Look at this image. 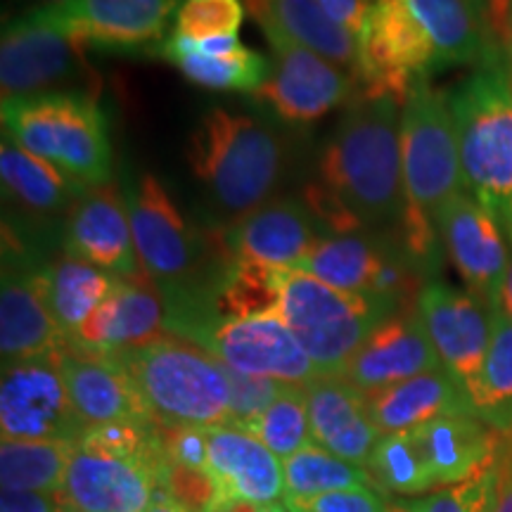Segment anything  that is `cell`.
Here are the masks:
<instances>
[{
	"label": "cell",
	"instance_id": "44",
	"mask_svg": "<svg viewBox=\"0 0 512 512\" xmlns=\"http://www.w3.org/2000/svg\"><path fill=\"white\" fill-rule=\"evenodd\" d=\"M482 19L484 29L498 46L508 50L510 43V8L512 0H467Z\"/></svg>",
	"mask_w": 512,
	"mask_h": 512
},
{
	"label": "cell",
	"instance_id": "46",
	"mask_svg": "<svg viewBox=\"0 0 512 512\" xmlns=\"http://www.w3.org/2000/svg\"><path fill=\"white\" fill-rule=\"evenodd\" d=\"M0 512H62L60 501L53 494H34V491H3Z\"/></svg>",
	"mask_w": 512,
	"mask_h": 512
},
{
	"label": "cell",
	"instance_id": "7",
	"mask_svg": "<svg viewBox=\"0 0 512 512\" xmlns=\"http://www.w3.org/2000/svg\"><path fill=\"white\" fill-rule=\"evenodd\" d=\"M138 387L152 418L166 425H230V392L223 363L188 339H159L112 356Z\"/></svg>",
	"mask_w": 512,
	"mask_h": 512
},
{
	"label": "cell",
	"instance_id": "15",
	"mask_svg": "<svg viewBox=\"0 0 512 512\" xmlns=\"http://www.w3.org/2000/svg\"><path fill=\"white\" fill-rule=\"evenodd\" d=\"M183 0H64L38 12L79 48L133 50L162 46Z\"/></svg>",
	"mask_w": 512,
	"mask_h": 512
},
{
	"label": "cell",
	"instance_id": "32",
	"mask_svg": "<svg viewBox=\"0 0 512 512\" xmlns=\"http://www.w3.org/2000/svg\"><path fill=\"white\" fill-rule=\"evenodd\" d=\"M290 268H275L256 261H233L211 294L214 318H271L283 302L285 275Z\"/></svg>",
	"mask_w": 512,
	"mask_h": 512
},
{
	"label": "cell",
	"instance_id": "1",
	"mask_svg": "<svg viewBox=\"0 0 512 512\" xmlns=\"http://www.w3.org/2000/svg\"><path fill=\"white\" fill-rule=\"evenodd\" d=\"M304 202L330 235L399 226L408 204L399 100L356 93L320 152Z\"/></svg>",
	"mask_w": 512,
	"mask_h": 512
},
{
	"label": "cell",
	"instance_id": "16",
	"mask_svg": "<svg viewBox=\"0 0 512 512\" xmlns=\"http://www.w3.org/2000/svg\"><path fill=\"white\" fill-rule=\"evenodd\" d=\"M437 226L444 256L463 278L467 290L491 309L501 306L512 247L494 214L470 192H460L439 211Z\"/></svg>",
	"mask_w": 512,
	"mask_h": 512
},
{
	"label": "cell",
	"instance_id": "31",
	"mask_svg": "<svg viewBox=\"0 0 512 512\" xmlns=\"http://www.w3.org/2000/svg\"><path fill=\"white\" fill-rule=\"evenodd\" d=\"M159 55L171 62L185 79L207 91L256 93L271 74V62L254 50L242 48L233 55H202L181 36H171L159 46Z\"/></svg>",
	"mask_w": 512,
	"mask_h": 512
},
{
	"label": "cell",
	"instance_id": "34",
	"mask_svg": "<svg viewBox=\"0 0 512 512\" xmlns=\"http://www.w3.org/2000/svg\"><path fill=\"white\" fill-rule=\"evenodd\" d=\"M74 441L3 439L0 444V486L3 491H62L69 453Z\"/></svg>",
	"mask_w": 512,
	"mask_h": 512
},
{
	"label": "cell",
	"instance_id": "55",
	"mask_svg": "<svg viewBox=\"0 0 512 512\" xmlns=\"http://www.w3.org/2000/svg\"><path fill=\"white\" fill-rule=\"evenodd\" d=\"M43 5H57V3H64V0H41Z\"/></svg>",
	"mask_w": 512,
	"mask_h": 512
},
{
	"label": "cell",
	"instance_id": "29",
	"mask_svg": "<svg viewBox=\"0 0 512 512\" xmlns=\"http://www.w3.org/2000/svg\"><path fill=\"white\" fill-rule=\"evenodd\" d=\"M245 8L254 19H273L294 41L356 76L358 41L328 17L318 0H245Z\"/></svg>",
	"mask_w": 512,
	"mask_h": 512
},
{
	"label": "cell",
	"instance_id": "50",
	"mask_svg": "<svg viewBox=\"0 0 512 512\" xmlns=\"http://www.w3.org/2000/svg\"><path fill=\"white\" fill-rule=\"evenodd\" d=\"M501 306L512 316V261H510L508 280H505V287H503V302H501Z\"/></svg>",
	"mask_w": 512,
	"mask_h": 512
},
{
	"label": "cell",
	"instance_id": "21",
	"mask_svg": "<svg viewBox=\"0 0 512 512\" xmlns=\"http://www.w3.org/2000/svg\"><path fill=\"white\" fill-rule=\"evenodd\" d=\"M166 332V306L162 292L140 271L117 278L110 297L81 325L69 347L86 354L114 356L119 351L143 347Z\"/></svg>",
	"mask_w": 512,
	"mask_h": 512
},
{
	"label": "cell",
	"instance_id": "17",
	"mask_svg": "<svg viewBox=\"0 0 512 512\" xmlns=\"http://www.w3.org/2000/svg\"><path fill=\"white\" fill-rule=\"evenodd\" d=\"M83 69L81 48L36 8L5 24L0 41L3 100L55 93Z\"/></svg>",
	"mask_w": 512,
	"mask_h": 512
},
{
	"label": "cell",
	"instance_id": "24",
	"mask_svg": "<svg viewBox=\"0 0 512 512\" xmlns=\"http://www.w3.org/2000/svg\"><path fill=\"white\" fill-rule=\"evenodd\" d=\"M311 437L325 451L358 467H366L380 430L368 411L366 392L344 375H316L304 384Z\"/></svg>",
	"mask_w": 512,
	"mask_h": 512
},
{
	"label": "cell",
	"instance_id": "4",
	"mask_svg": "<svg viewBox=\"0 0 512 512\" xmlns=\"http://www.w3.org/2000/svg\"><path fill=\"white\" fill-rule=\"evenodd\" d=\"M188 162L211 204L238 221L273 200L287 171V145L266 121L214 107L192 131Z\"/></svg>",
	"mask_w": 512,
	"mask_h": 512
},
{
	"label": "cell",
	"instance_id": "51",
	"mask_svg": "<svg viewBox=\"0 0 512 512\" xmlns=\"http://www.w3.org/2000/svg\"><path fill=\"white\" fill-rule=\"evenodd\" d=\"M384 512H413V510H411V503H408V501H389L387 508H384Z\"/></svg>",
	"mask_w": 512,
	"mask_h": 512
},
{
	"label": "cell",
	"instance_id": "43",
	"mask_svg": "<svg viewBox=\"0 0 512 512\" xmlns=\"http://www.w3.org/2000/svg\"><path fill=\"white\" fill-rule=\"evenodd\" d=\"M387 496L377 491L373 484L349 486V489L330 491L304 505H287L290 512H384L387 508Z\"/></svg>",
	"mask_w": 512,
	"mask_h": 512
},
{
	"label": "cell",
	"instance_id": "18",
	"mask_svg": "<svg viewBox=\"0 0 512 512\" xmlns=\"http://www.w3.org/2000/svg\"><path fill=\"white\" fill-rule=\"evenodd\" d=\"M67 339L50 313L43 266L5 252L0 287V354L3 363L53 356Z\"/></svg>",
	"mask_w": 512,
	"mask_h": 512
},
{
	"label": "cell",
	"instance_id": "30",
	"mask_svg": "<svg viewBox=\"0 0 512 512\" xmlns=\"http://www.w3.org/2000/svg\"><path fill=\"white\" fill-rule=\"evenodd\" d=\"M50 313L64 339H72L93 311L110 297L117 275L64 252L43 266Z\"/></svg>",
	"mask_w": 512,
	"mask_h": 512
},
{
	"label": "cell",
	"instance_id": "47",
	"mask_svg": "<svg viewBox=\"0 0 512 512\" xmlns=\"http://www.w3.org/2000/svg\"><path fill=\"white\" fill-rule=\"evenodd\" d=\"M505 451L501 463V482H498V496L494 512H512V434H505Z\"/></svg>",
	"mask_w": 512,
	"mask_h": 512
},
{
	"label": "cell",
	"instance_id": "19",
	"mask_svg": "<svg viewBox=\"0 0 512 512\" xmlns=\"http://www.w3.org/2000/svg\"><path fill=\"white\" fill-rule=\"evenodd\" d=\"M323 235L309 204L297 197H275L223 230V245L235 261L275 268H299Z\"/></svg>",
	"mask_w": 512,
	"mask_h": 512
},
{
	"label": "cell",
	"instance_id": "27",
	"mask_svg": "<svg viewBox=\"0 0 512 512\" xmlns=\"http://www.w3.org/2000/svg\"><path fill=\"white\" fill-rule=\"evenodd\" d=\"M368 396V411L380 434L411 432L451 413H472L467 394L444 368L415 375Z\"/></svg>",
	"mask_w": 512,
	"mask_h": 512
},
{
	"label": "cell",
	"instance_id": "41",
	"mask_svg": "<svg viewBox=\"0 0 512 512\" xmlns=\"http://www.w3.org/2000/svg\"><path fill=\"white\" fill-rule=\"evenodd\" d=\"M223 370H226L230 392V425L242 427V430H249L256 418L275 401V396L287 387L285 382L271 380V377L238 373L226 363H223Z\"/></svg>",
	"mask_w": 512,
	"mask_h": 512
},
{
	"label": "cell",
	"instance_id": "3",
	"mask_svg": "<svg viewBox=\"0 0 512 512\" xmlns=\"http://www.w3.org/2000/svg\"><path fill=\"white\" fill-rule=\"evenodd\" d=\"M465 188L512 247V64L498 48L448 91Z\"/></svg>",
	"mask_w": 512,
	"mask_h": 512
},
{
	"label": "cell",
	"instance_id": "6",
	"mask_svg": "<svg viewBox=\"0 0 512 512\" xmlns=\"http://www.w3.org/2000/svg\"><path fill=\"white\" fill-rule=\"evenodd\" d=\"M10 140L53 164L81 188L110 183L112 145L98 100L86 93H43L3 100Z\"/></svg>",
	"mask_w": 512,
	"mask_h": 512
},
{
	"label": "cell",
	"instance_id": "52",
	"mask_svg": "<svg viewBox=\"0 0 512 512\" xmlns=\"http://www.w3.org/2000/svg\"><path fill=\"white\" fill-rule=\"evenodd\" d=\"M259 512H290V508L283 501L278 503H268V505H259Z\"/></svg>",
	"mask_w": 512,
	"mask_h": 512
},
{
	"label": "cell",
	"instance_id": "53",
	"mask_svg": "<svg viewBox=\"0 0 512 512\" xmlns=\"http://www.w3.org/2000/svg\"><path fill=\"white\" fill-rule=\"evenodd\" d=\"M508 55L512 60V8H510V43H508Z\"/></svg>",
	"mask_w": 512,
	"mask_h": 512
},
{
	"label": "cell",
	"instance_id": "35",
	"mask_svg": "<svg viewBox=\"0 0 512 512\" xmlns=\"http://www.w3.org/2000/svg\"><path fill=\"white\" fill-rule=\"evenodd\" d=\"M285 470V505H304L330 491L349 489V486L370 484L366 467L342 460L325 451L316 441L304 446L294 456L283 460Z\"/></svg>",
	"mask_w": 512,
	"mask_h": 512
},
{
	"label": "cell",
	"instance_id": "10",
	"mask_svg": "<svg viewBox=\"0 0 512 512\" xmlns=\"http://www.w3.org/2000/svg\"><path fill=\"white\" fill-rule=\"evenodd\" d=\"M264 31L273 53L271 74L254 100L266 105L285 124L306 126L323 119L339 105H347L358 93L354 74L306 48L304 43L278 27L273 19H254Z\"/></svg>",
	"mask_w": 512,
	"mask_h": 512
},
{
	"label": "cell",
	"instance_id": "45",
	"mask_svg": "<svg viewBox=\"0 0 512 512\" xmlns=\"http://www.w3.org/2000/svg\"><path fill=\"white\" fill-rule=\"evenodd\" d=\"M318 3L320 8L328 12L330 19H335L339 27L358 38L375 0H318Z\"/></svg>",
	"mask_w": 512,
	"mask_h": 512
},
{
	"label": "cell",
	"instance_id": "39",
	"mask_svg": "<svg viewBox=\"0 0 512 512\" xmlns=\"http://www.w3.org/2000/svg\"><path fill=\"white\" fill-rule=\"evenodd\" d=\"M245 0H183L174 19V36L202 38L233 36L245 22Z\"/></svg>",
	"mask_w": 512,
	"mask_h": 512
},
{
	"label": "cell",
	"instance_id": "25",
	"mask_svg": "<svg viewBox=\"0 0 512 512\" xmlns=\"http://www.w3.org/2000/svg\"><path fill=\"white\" fill-rule=\"evenodd\" d=\"M209 475L219 486L223 503L247 501L254 505L285 498V470L280 458L252 432L235 425L207 427Z\"/></svg>",
	"mask_w": 512,
	"mask_h": 512
},
{
	"label": "cell",
	"instance_id": "22",
	"mask_svg": "<svg viewBox=\"0 0 512 512\" xmlns=\"http://www.w3.org/2000/svg\"><path fill=\"white\" fill-rule=\"evenodd\" d=\"M64 252L117 278L143 271L133 242L128 202L121 197L117 185L107 183L91 188L76 200L67 214Z\"/></svg>",
	"mask_w": 512,
	"mask_h": 512
},
{
	"label": "cell",
	"instance_id": "9",
	"mask_svg": "<svg viewBox=\"0 0 512 512\" xmlns=\"http://www.w3.org/2000/svg\"><path fill=\"white\" fill-rule=\"evenodd\" d=\"M401 159L408 209L437 223L439 211L467 192L448 91L422 79L401 105Z\"/></svg>",
	"mask_w": 512,
	"mask_h": 512
},
{
	"label": "cell",
	"instance_id": "33",
	"mask_svg": "<svg viewBox=\"0 0 512 512\" xmlns=\"http://www.w3.org/2000/svg\"><path fill=\"white\" fill-rule=\"evenodd\" d=\"M470 403L491 430L512 434V316L503 306L491 313V344Z\"/></svg>",
	"mask_w": 512,
	"mask_h": 512
},
{
	"label": "cell",
	"instance_id": "37",
	"mask_svg": "<svg viewBox=\"0 0 512 512\" xmlns=\"http://www.w3.org/2000/svg\"><path fill=\"white\" fill-rule=\"evenodd\" d=\"M247 432L264 441L283 460L309 446L313 437L304 384H287Z\"/></svg>",
	"mask_w": 512,
	"mask_h": 512
},
{
	"label": "cell",
	"instance_id": "8",
	"mask_svg": "<svg viewBox=\"0 0 512 512\" xmlns=\"http://www.w3.org/2000/svg\"><path fill=\"white\" fill-rule=\"evenodd\" d=\"M401 309L406 306L394 299L335 290L290 268L278 318L297 337L320 375H342L370 332Z\"/></svg>",
	"mask_w": 512,
	"mask_h": 512
},
{
	"label": "cell",
	"instance_id": "14",
	"mask_svg": "<svg viewBox=\"0 0 512 512\" xmlns=\"http://www.w3.org/2000/svg\"><path fill=\"white\" fill-rule=\"evenodd\" d=\"M415 306L437 349L441 366L460 384L470 401L491 344L494 309L470 290H458L439 278L425 283Z\"/></svg>",
	"mask_w": 512,
	"mask_h": 512
},
{
	"label": "cell",
	"instance_id": "12",
	"mask_svg": "<svg viewBox=\"0 0 512 512\" xmlns=\"http://www.w3.org/2000/svg\"><path fill=\"white\" fill-rule=\"evenodd\" d=\"M88 425L79 418L57 370L55 354L3 363L0 432L3 439L76 441Z\"/></svg>",
	"mask_w": 512,
	"mask_h": 512
},
{
	"label": "cell",
	"instance_id": "5",
	"mask_svg": "<svg viewBox=\"0 0 512 512\" xmlns=\"http://www.w3.org/2000/svg\"><path fill=\"white\" fill-rule=\"evenodd\" d=\"M157 420L88 427L72 444L57 501L81 512H145L159 491L164 453Z\"/></svg>",
	"mask_w": 512,
	"mask_h": 512
},
{
	"label": "cell",
	"instance_id": "38",
	"mask_svg": "<svg viewBox=\"0 0 512 512\" xmlns=\"http://www.w3.org/2000/svg\"><path fill=\"white\" fill-rule=\"evenodd\" d=\"M508 439V437H505ZM505 451V446H503ZM503 451L477 472L475 477L460 484H451L446 489L427 494L425 498L411 501L413 512H494L498 482H501Z\"/></svg>",
	"mask_w": 512,
	"mask_h": 512
},
{
	"label": "cell",
	"instance_id": "36",
	"mask_svg": "<svg viewBox=\"0 0 512 512\" xmlns=\"http://www.w3.org/2000/svg\"><path fill=\"white\" fill-rule=\"evenodd\" d=\"M366 472L370 484L384 496H420L437 486L432 467L413 432L384 434L370 453Z\"/></svg>",
	"mask_w": 512,
	"mask_h": 512
},
{
	"label": "cell",
	"instance_id": "11",
	"mask_svg": "<svg viewBox=\"0 0 512 512\" xmlns=\"http://www.w3.org/2000/svg\"><path fill=\"white\" fill-rule=\"evenodd\" d=\"M294 271L351 294H375L403 306L415 304L427 280L401 252L392 230L387 233L323 235Z\"/></svg>",
	"mask_w": 512,
	"mask_h": 512
},
{
	"label": "cell",
	"instance_id": "28",
	"mask_svg": "<svg viewBox=\"0 0 512 512\" xmlns=\"http://www.w3.org/2000/svg\"><path fill=\"white\" fill-rule=\"evenodd\" d=\"M0 181L3 195L24 211L38 216L64 214L86 192L53 164L22 150L15 140H3L0 147Z\"/></svg>",
	"mask_w": 512,
	"mask_h": 512
},
{
	"label": "cell",
	"instance_id": "57",
	"mask_svg": "<svg viewBox=\"0 0 512 512\" xmlns=\"http://www.w3.org/2000/svg\"><path fill=\"white\" fill-rule=\"evenodd\" d=\"M304 512H309V510H304Z\"/></svg>",
	"mask_w": 512,
	"mask_h": 512
},
{
	"label": "cell",
	"instance_id": "13",
	"mask_svg": "<svg viewBox=\"0 0 512 512\" xmlns=\"http://www.w3.org/2000/svg\"><path fill=\"white\" fill-rule=\"evenodd\" d=\"M185 339L245 375L271 377L285 384H306L320 375L278 316L211 318Z\"/></svg>",
	"mask_w": 512,
	"mask_h": 512
},
{
	"label": "cell",
	"instance_id": "49",
	"mask_svg": "<svg viewBox=\"0 0 512 512\" xmlns=\"http://www.w3.org/2000/svg\"><path fill=\"white\" fill-rule=\"evenodd\" d=\"M211 512H259V505L247 501H226L216 505Z\"/></svg>",
	"mask_w": 512,
	"mask_h": 512
},
{
	"label": "cell",
	"instance_id": "42",
	"mask_svg": "<svg viewBox=\"0 0 512 512\" xmlns=\"http://www.w3.org/2000/svg\"><path fill=\"white\" fill-rule=\"evenodd\" d=\"M157 444L162 448L164 458L171 463L197 467L207 470L209 465V444H207V427H190V425H155Z\"/></svg>",
	"mask_w": 512,
	"mask_h": 512
},
{
	"label": "cell",
	"instance_id": "26",
	"mask_svg": "<svg viewBox=\"0 0 512 512\" xmlns=\"http://www.w3.org/2000/svg\"><path fill=\"white\" fill-rule=\"evenodd\" d=\"M437 484L451 486L475 477L505 446V434L491 430L475 413H451L411 430Z\"/></svg>",
	"mask_w": 512,
	"mask_h": 512
},
{
	"label": "cell",
	"instance_id": "56",
	"mask_svg": "<svg viewBox=\"0 0 512 512\" xmlns=\"http://www.w3.org/2000/svg\"><path fill=\"white\" fill-rule=\"evenodd\" d=\"M508 57H510V55H508ZM510 64H512V60H510Z\"/></svg>",
	"mask_w": 512,
	"mask_h": 512
},
{
	"label": "cell",
	"instance_id": "20",
	"mask_svg": "<svg viewBox=\"0 0 512 512\" xmlns=\"http://www.w3.org/2000/svg\"><path fill=\"white\" fill-rule=\"evenodd\" d=\"M439 368L444 366L437 349L427 335L418 306L411 304L370 332L342 375L361 392L370 394Z\"/></svg>",
	"mask_w": 512,
	"mask_h": 512
},
{
	"label": "cell",
	"instance_id": "40",
	"mask_svg": "<svg viewBox=\"0 0 512 512\" xmlns=\"http://www.w3.org/2000/svg\"><path fill=\"white\" fill-rule=\"evenodd\" d=\"M157 479L159 491L185 512H211L216 505L223 503L219 486L209 475V470L178 465L164 458Z\"/></svg>",
	"mask_w": 512,
	"mask_h": 512
},
{
	"label": "cell",
	"instance_id": "2",
	"mask_svg": "<svg viewBox=\"0 0 512 512\" xmlns=\"http://www.w3.org/2000/svg\"><path fill=\"white\" fill-rule=\"evenodd\" d=\"M356 41L358 93L401 105L418 81L501 48L467 0H375Z\"/></svg>",
	"mask_w": 512,
	"mask_h": 512
},
{
	"label": "cell",
	"instance_id": "54",
	"mask_svg": "<svg viewBox=\"0 0 512 512\" xmlns=\"http://www.w3.org/2000/svg\"><path fill=\"white\" fill-rule=\"evenodd\" d=\"M60 510L62 512H81V510H76V508H69V505H62V503H60Z\"/></svg>",
	"mask_w": 512,
	"mask_h": 512
},
{
	"label": "cell",
	"instance_id": "23",
	"mask_svg": "<svg viewBox=\"0 0 512 512\" xmlns=\"http://www.w3.org/2000/svg\"><path fill=\"white\" fill-rule=\"evenodd\" d=\"M55 363L76 413L88 427L155 420L136 384L112 356L86 354L64 342L55 351Z\"/></svg>",
	"mask_w": 512,
	"mask_h": 512
},
{
	"label": "cell",
	"instance_id": "48",
	"mask_svg": "<svg viewBox=\"0 0 512 512\" xmlns=\"http://www.w3.org/2000/svg\"><path fill=\"white\" fill-rule=\"evenodd\" d=\"M145 512H185L183 508H178V505L174 501H169L162 491H157V496L152 498V503L147 505Z\"/></svg>",
	"mask_w": 512,
	"mask_h": 512
}]
</instances>
